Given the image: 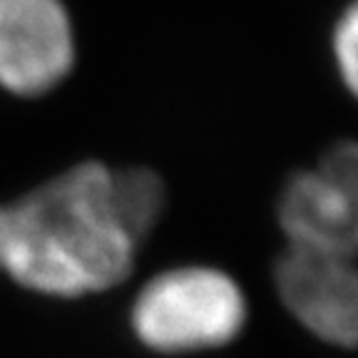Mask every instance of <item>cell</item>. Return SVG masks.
Returning a JSON list of instances; mask_svg holds the SVG:
<instances>
[{"label":"cell","instance_id":"6da1fadb","mask_svg":"<svg viewBox=\"0 0 358 358\" xmlns=\"http://www.w3.org/2000/svg\"><path fill=\"white\" fill-rule=\"evenodd\" d=\"M137 246L102 162L75 164L0 207V271L45 296L80 299L117 286Z\"/></svg>","mask_w":358,"mask_h":358},{"label":"cell","instance_id":"7a4b0ae2","mask_svg":"<svg viewBox=\"0 0 358 358\" xmlns=\"http://www.w3.org/2000/svg\"><path fill=\"white\" fill-rule=\"evenodd\" d=\"M249 316L241 286L214 266H174L152 276L129 308L137 341L157 353H196L231 343Z\"/></svg>","mask_w":358,"mask_h":358},{"label":"cell","instance_id":"3957f363","mask_svg":"<svg viewBox=\"0 0 358 358\" xmlns=\"http://www.w3.org/2000/svg\"><path fill=\"white\" fill-rule=\"evenodd\" d=\"M279 227L289 246L358 257V140L336 142L319 164L286 179Z\"/></svg>","mask_w":358,"mask_h":358},{"label":"cell","instance_id":"277c9868","mask_svg":"<svg viewBox=\"0 0 358 358\" xmlns=\"http://www.w3.org/2000/svg\"><path fill=\"white\" fill-rule=\"evenodd\" d=\"M289 313L308 334L338 348H358V264L351 257L289 246L274 268Z\"/></svg>","mask_w":358,"mask_h":358},{"label":"cell","instance_id":"5b68a950","mask_svg":"<svg viewBox=\"0 0 358 358\" xmlns=\"http://www.w3.org/2000/svg\"><path fill=\"white\" fill-rule=\"evenodd\" d=\"M75 62L73 22L60 0H0V85L43 95Z\"/></svg>","mask_w":358,"mask_h":358},{"label":"cell","instance_id":"8992f818","mask_svg":"<svg viewBox=\"0 0 358 358\" xmlns=\"http://www.w3.org/2000/svg\"><path fill=\"white\" fill-rule=\"evenodd\" d=\"M112 187H115V204L122 224L140 244L162 219L167 192L159 174L145 167L112 169Z\"/></svg>","mask_w":358,"mask_h":358},{"label":"cell","instance_id":"52a82bcc","mask_svg":"<svg viewBox=\"0 0 358 358\" xmlns=\"http://www.w3.org/2000/svg\"><path fill=\"white\" fill-rule=\"evenodd\" d=\"M331 50L338 78L358 100V0L348 3L338 15L331 35Z\"/></svg>","mask_w":358,"mask_h":358}]
</instances>
